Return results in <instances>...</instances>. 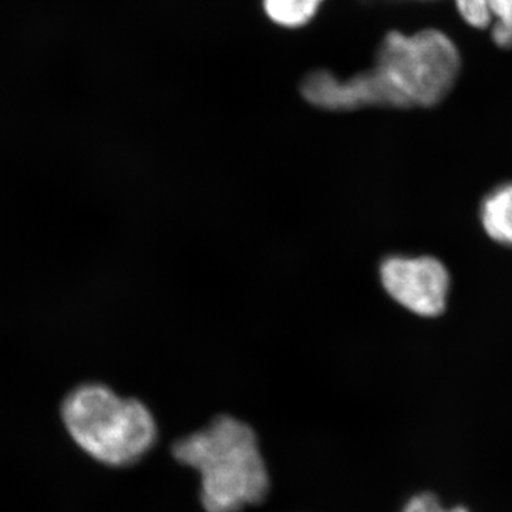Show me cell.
<instances>
[{
  "mask_svg": "<svg viewBox=\"0 0 512 512\" xmlns=\"http://www.w3.org/2000/svg\"><path fill=\"white\" fill-rule=\"evenodd\" d=\"M460 70L456 46L443 33L413 36L389 33L367 72L340 80L326 70L306 77L303 96L318 109L348 111L363 107H431L450 92Z\"/></svg>",
  "mask_w": 512,
  "mask_h": 512,
  "instance_id": "obj_1",
  "label": "cell"
},
{
  "mask_svg": "<svg viewBox=\"0 0 512 512\" xmlns=\"http://www.w3.org/2000/svg\"><path fill=\"white\" fill-rule=\"evenodd\" d=\"M173 456L201 477L207 512H239L265 500L269 474L255 431L231 416L178 440Z\"/></svg>",
  "mask_w": 512,
  "mask_h": 512,
  "instance_id": "obj_2",
  "label": "cell"
},
{
  "mask_svg": "<svg viewBox=\"0 0 512 512\" xmlns=\"http://www.w3.org/2000/svg\"><path fill=\"white\" fill-rule=\"evenodd\" d=\"M62 419L74 443L110 467L136 464L156 444V419L146 404L103 384H83L64 399Z\"/></svg>",
  "mask_w": 512,
  "mask_h": 512,
  "instance_id": "obj_3",
  "label": "cell"
},
{
  "mask_svg": "<svg viewBox=\"0 0 512 512\" xmlns=\"http://www.w3.org/2000/svg\"><path fill=\"white\" fill-rule=\"evenodd\" d=\"M387 295L419 318H439L446 311L451 278L446 265L431 255H389L379 266Z\"/></svg>",
  "mask_w": 512,
  "mask_h": 512,
  "instance_id": "obj_4",
  "label": "cell"
},
{
  "mask_svg": "<svg viewBox=\"0 0 512 512\" xmlns=\"http://www.w3.org/2000/svg\"><path fill=\"white\" fill-rule=\"evenodd\" d=\"M478 220L491 241L512 249V181L495 185L484 195Z\"/></svg>",
  "mask_w": 512,
  "mask_h": 512,
  "instance_id": "obj_5",
  "label": "cell"
},
{
  "mask_svg": "<svg viewBox=\"0 0 512 512\" xmlns=\"http://www.w3.org/2000/svg\"><path fill=\"white\" fill-rule=\"evenodd\" d=\"M323 0H264L266 16L285 28H299L311 22Z\"/></svg>",
  "mask_w": 512,
  "mask_h": 512,
  "instance_id": "obj_6",
  "label": "cell"
},
{
  "mask_svg": "<svg viewBox=\"0 0 512 512\" xmlns=\"http://www.w3.org/2000/svg\"><path fill=\"white\" fill-rule=\"evenodd\" d=\"M491 16L498 22L493 29L495 42L500 46H512V0H488Z\"/></svg>",
  "mask_w": 512,
  "mask_h": 512,
  "instance_id": "obj_7",
  "label": "cell"
},
{
  "mask_svg": "<svg viewBox=\"0 0 512 512\" xmlns=\"http://www.w3.org/2000/svg\"><path fill=\"white\" fill-rule=\"evenodd\" d=\"M402 512H470L466 507H446L436 495L421 493L414 495L404 505Z\"/></svg>",
  "mask_w": 512,
  "mask_h": 512,
  "instance_id": "obj_8",
  "label": "cell"
},
{
  "mask_svg": "<svg viewBox=\"0 0 512 512\" xmlns=\"http://www.w3.org/2000/svg\"><path fill=\"white\" fill-rule=\"evenodd\" d=\"M457 6L463 18L476 28H487L491 22L488 0H457Z\"/></svg>",
  "mask_w": 512,
  "mask_h": 512,
  "instance_id": "obj_9",
  "label": "cell"
}]
</instances>
